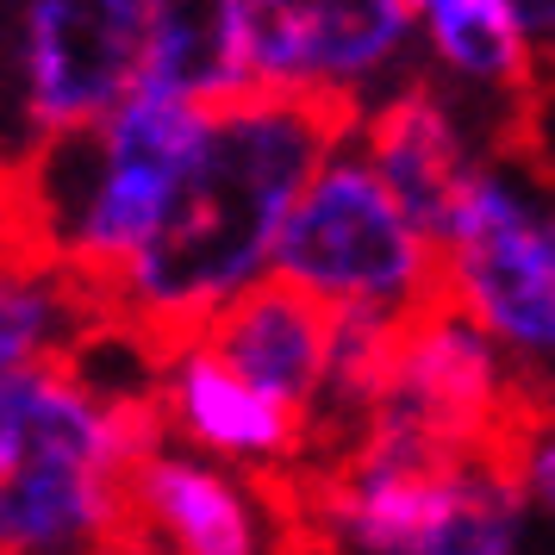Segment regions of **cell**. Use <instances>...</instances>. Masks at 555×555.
<instances>
[{"label":"cell","instance_id":"6da1fadb","mask_svg":"<svg viewBox=\"0 0 555 555\" xmlns=\"http://www.w3.org/2000/svg\"><path fill=\"white\" fill-rule=\"evenodd\" d=\"M350 131L356 106L331 94H244L212 106L156 231L106 287L113 331L151 362L194 344L269 275L294 201Z\"/></svg>","mask_w":555,"mask_h":555},{"label":"cell","instance_id":"7a4b0ae2","mask_svg":"<svg viewBox=\"0 0 555 555\" xmlns=\"http://www.w3.org/2000/svg\"><path fill=\"white\" fill-rule=\"evenodd\" d=\"M151 437V400L101 393L81 369L0 375V555L126 543V468Z\"/></svg>","mask_w":555,"mask_h":555},{"label":"cell","instance_id":"3957f363","mask_svg":"<svg viewBox=\"0 0 555 555\" xmlns=\"http://www.w3.org/2000/svg\"><path fill=\"white\" fill-rule=\"evenodd\" d=\"M206 113L176 101H126L113 119L63 138H31V151L7 169V194L26 231L106 300L144 250L163 206L176 194L188 156L201 144Z\"/></svg>","mask_w":555,"mask_h":555},{"label":"cell","instance_id":"277c9868","mask_svg":"<svg viewBox=\"0 0 555 555\" xmlns=\"http://www.w3.org/2000/svg\"><path fill=\"white\" fill-rule=\"evenodd\" d=\"M437 294L555 400V188L518 156H487L437 237Z\"/></svg>","mask_w":555,"mask_h":555},{"label":"cell","instance_id":"5b68a950","mask_svg":"<svg viewBox=\"0 0 555 555\" xmlns=\"http://www.w3.org/2000/svg\"><path fill=\"white\" fill-rule=\"evenodd\" d=\"M269 281L319 300L325 312L369 319H412L443 300L430 237L393 206L350 138L319 163V176L294 201L269 256Z\"/></svg>","mask_w":555,"mask_h":555},{"label":"cell","instance_id":"8992f818","mask_svg":"<svg viewBox=\"0 0 555 555\" xmlns=\"http://www.w3.org/2000/svg\"><path fill=\"white\" fill-rule=\"evenodd\" d=\"M256 94H331L362 106L387 94L418 51V7L405 0H256L244 7Z\"/></svg>","mask_w":555,"mask_h":555},{"label":"cell","instance_id":"52a82bcc","mask_svg":"<svg viewBox=\"0 0 555 555\" xmlns=\"http://www.w3.org/2000/svg\"><path fill=\"white\" fill-rule=\"evenodd\" d=\"M151 0H38L20 20V81L38 138L88 131L138 101Z\"/></svg>","mask_w":555,"mask_h":555},{"label":"cell","instance_id":"ba28073f","mask_svg":"<svg viewBox=\"0 0 555 555\" xmlns=\"http://www.w3.org/2000/svg\"><path fill=\"white\" fill-rule=\"evenodd\" d=\"M126 543L138 555H275V505L256 480L151 437L126 468Z\"/></svg>","mask_w":555,"mask_h":555},{"label":"cell","instance_id":"9c48e42d","mask_svg":"<svg viewBox=\"0 0 555 555\" xmlns=\"http://www.w3.org/2000/svg\"><path fill=\"white\" fill-rule=\"evenodd\" d=\"M350 144L393 194V206L430 237V250L450 225L468 176L487 163V138L475 131L468 106L430 76H405L387 94H375L356 113Z\"/></svg>","mask_w":555,"mask_h":555},{"label":"cell","instance_id":"30bf717a","mask_svg":"<svg viewBox=\"0 0 555 555\" xmlns=\"http://www.w3.org/2000/svg\"><path fill=\"white\" fill-rule=\"evenodd\" d=\"M151 405L169 443L206 455V462H219V468L256 480V487H275L306 462V418L262 400L201 337L156 362Z\"/></svg>","mask_w":555,"mask_h":555},{"label":"cell","instance_id":"8fae6325","mask_svg":"<svg viewBox=\"0 0 555 555\" xmlns=\"http://www.w3.org/2000/svg\"><path fill=\"white\" fill-rule=\"evenodd\" d=\"M106 325V300L26 231L0 169V375L69 369Z\"/></svg>","mask_w":555,"mask_h":555},{"label":"cell","instance_id":"7c38bea8","mask_svg":"<svg viewBox=\"0 0 555 555\" xmlns=\"http://www.w3.org/2000/svg\"><path fill=\"white\" fill-rule=\"evenodd\" d=\"M331 325H337V312L262 275L201 331V344L237 380H250L262 400H275L281 412L312 425V405L325 393L331 369Z\"/></svg>","mask_w":555,"mask_h":555},{"label":"cell","instance_id":"4fadbf2b","mask_svg":"<svg viewBox=\"0 0 555 555\" xmlns=\"http://www.w3.org/2000/svg\"><path fill=\"white\" fill-rule=\"evenodd\" d=\"M418 44L430 56V81L450 88L455 101L493 113V126L512 144L518 101L537 76L525 31L512 20V0H430L418 7Z\"/></svg>","mask_w":555,"mask_h":555},{"label":"cell","instance_id":"5bb4252c","mask_svg":"<svg viewBox=\"0 0 555 555\" xmlns=\"http://www.w3.org/2000/svg\"><path fill=\"white\" fill-rule=\"evenodd\" d=\"M244 94H256L250 51H244V0H212V7L151 0L138 101H176L212 113V106L244 101Z\"/></svg>","mask_w":555,"mask_h":555},{"label":"cell","instance_id":"9a60e30c","mask_svg":"<svg viewBox=\"0 0 555 555\" xmlns=\"http://www.w3.org/2000/svg\"><path fill=\"white\" fill-rule=\"evenodd\" d=\"M512 480H518L525 505H537L555 525V400H537V412L518 430V443H512Z\"/></svg>","mask_w":555,"mask_h":555},{"label":"cell","instance_id":"2e32d148","mask_svg":"<svg viewBox=\"0 0 555 555\" xmlns=\"http://www.w3.org/2000/svg\"><path fill=\"white\" fill-rule=\"evenodd\" d=\"M505 156L530 163V169L555 188V63H543V69L530 76V94L518 101V119H512V144H505Z\"/></svg>","mask_w":555,"mask_h":555},{"label":"cell","instance_id":"e0dca14e","mask_svg":"<svg viewBox=\"0 0 555 555\" xmlns=\"http://www.w3.org/2000/svg\"><path fill=\"white\" fill-rule=\"evenodd\" d=\"M281 555H300V550H281Z\"/></svg>","mask_w":555,"mask_h":555}]
</instances>
